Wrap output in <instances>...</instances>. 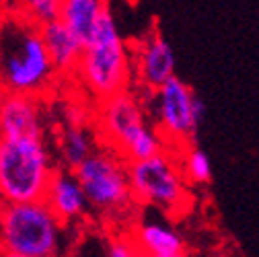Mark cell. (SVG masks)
Masks as SVG:
<instances>
[{"instance_id":"6da1fadb","label":"cell","mask_w":259,"mask_h":257,"mask_svg":"<svg viewBox=\"0 0 259 257\" xmlns=\"http://www.w3.org/2000/svg\"><path fill=\"white\" fill-rule=\"evenodd\" d=\"M54 76L39 29L19 13H5L0 17V91L41 97Z\"/></svg>"},{"instance_id":"ac0fdd59","label":"cell","mask_w":259,"mask_h":257,"mask_svg":"<svg viewBox=\"0 0 259 257\" xmlns=\"http://www.w3.org/2000/svg\"><path fill=\"white\" fill-rule=\"evenodd\" d=\"M107 257H144L136 245L130 241L127 235H119V237H113L109 239L107 243Z\"/></svg>"},{"instance_id":"7c38bea8","label":"cell","mask_w":259,"mask_h":257,"mask_svg":"<svg viewBox=\"0 0 259 257\" xmlns=\"http://www.w3.org/2000/svg\"><path fill=\"white\" fill-rule=\"evenodd\" d=\"M44 202L62 224L78 222L89 214V204L80 183L76 181L72 171L62 167L56 169Z\"/></svg>"},{"instance_id":"8fae6325","label":"cell","mask_w":259,"mask_h":257,"mask_svg":"<svg viewBox=\"0 0 259 257\" xmlns=\"http://www.w3.org/2000/svg\"><path fill=\"white\" fill-rule=\"evenodd\" d=\"M130 241L144 257H171L185 253V241L181 233L171 222L163 218V214H144L127 233Z\"/></svg>"},{"instance_id":"3957f363","label":"cell","mask_w":259,"mask_h":257,"mask_svg":"<svg viewBox=\"0 0 259 257\" xmlns=\"http://www.w3.org/2000/svg\"><path fill=\"white\" fill-rule=\"evenodd\" d=\"M97 132L107 148L123 158L127 165L171 150L150 121L138 95L130 89L99 103Z\"/></svg>"},{"instance_id":"8992f818","label":"cell","mask_w":259,"mask_h":257,"mask_svg":"<svg viewBox=\"0 0 259 257\" xmlns=\"http://www.w3.org/2000/svg\"><path fill=\"white\" fill-rule=\"evenodd\" d=\"M127 185L134 204L154 208L163 216H179L191 206L189 187L173 150L130 163Z\"/></svg>"},{"instance_id":"2e32d148","label":"cell","mask_w":259,"mask_h":257,"mask_svg":"<svg viewBox=\"0 0 259 257\" xmlns=\"http://www.w3.org/2000/svg\"><path fill=\"white\" fill-rule=\"evenodd\" d=\"M177 160H179V169H181L187 185L189 183L191 185H208L212 181V163L202 148L187 144V146H183Z\"/></svg>"},{"instance_id":"7a4b0ae2","label":"cell","mask_w":259,"mask_h":257,"mask_svg":"<svg viewBox=\"0 0 259 257\" xmlns=\"http://www.w3.org/2000/svg\"><path fill=\"white\" fill-rule=\"evenodd\" d=\"M74 76L97 103L127 91L132 82V56L119 35L109 7L99 17L89 41L82 46Z\"/></svg>"},{"instance_id":"d6986e66","label":"cell","mask_w":259,"mask_h":257,"mask_svg":"<svg viewBox=\"0 0 259 257\" xmlns=\"http://www.w3.org/2000/svg\"><path fill=\"white\" fill-rule=\"evenodd\" d=\"M0 257H31V255H19V253H0Z\"/></svg>"},{"instance_id":"52a82bcc","label":"cell","mask_w":259,"mask_h":257,"mask_svg":"<svg viewBox=\"0 0 259 257\" xmlns=\"http://www.w3.org/2000/svg\"><path fill=\"white\" fill-rule=\"evenodd\" d=\"M72 173L84 191L89 210L113 218L134 206L127 185V163L113 150L97 148Z\"/></svg>"},{"instance_id":"ffe728a7","label":"cell","mask_w":259,"mask_h":257,"mask_svg":"<svg viewBox=\"0 0 259 257\" xmlns=\"http://www.w3.org/2000/svg\"><path fill=\"white\" fill-rule=\"evenodd\" d=\"M171 257H189L187 253H179V255H171Z\"/></svg>"},{"instance_id":"9c48e42d","label":"cell","mask_w":259,"mask_h":257,"mask_svg":"<svg viewBox=\"0 0 259 257\" xmlns=\"http://www.w3.org/2000/svg\"><path fill=\"white\" fill-rule=\"evenodd\" d=\"M130 56H132V76L146 91H156L175 76L173 48L156 29L142 37L140 46H136L134 54Z\"/></svg>"},{"instance_id":"9a60e30c","label":"cell","mask_w":259,"mask_h":257,"mask_svg":"<svg viewBox=\"0 0 259 257\" xmlns=\"http://www.w3.org/2000/svg\"><path fill=\"white\" fill-rule=\"evenodd\" d=\"M107 7L103 0H62L60 21L84 46Z\"/></svg>"},{"instance_id":"e0dca14e","label":"cell","mask_w":259,"mask_h":257,"mask_svg":"<svg viewBox=\"0 0 259 257\" xmlns=\"http://www.w3.org/2000/svg\"><path fill=\"white\" fill-rule=\"evenodd\" d=\"M15 13H19L27 23L33 27H44L60 19L62 0H29V3L13 5Z\"/></svg>"},{"instance_id":"ba28073f","label":"cell","mask_w":259,"mask_h":257,"mask_svg":"<svg viewBox=\"0 0 259 257\" xmlns=\"http://www.w3.org/2000/svg\"><path fill=\"white\" fill-rule=\"evenodd\" d=\"M150 101L154 109V127L169 148L173 144L187 146L196 138L198 127L206 117V103L189 89V84L173 76L163 87L152 91Z\"/></svg>"},{"instance_id":"5b68a950","label":"cell","mask_w":259,"mask_h":257,"mask_svg":"<svg viewBox=\"0 0 259 257\" xmlns=\"http://www.w3.org/2000/svg\"><path fill=\"white\" fill-rule=\"evenodd\" d=\"M64 224L46 202L0 204V253L60 257Z\"/></svg>"},{"instance_id":"277c9868","label":"cell","mask_w":259,"mask_h":257,"mask_svg":"<svg viewBox=\"0 0 259 257\" xmlns=\"http://www.w3.org/2000/svg\"><path fill=\"white\" fill-rule=\"evenodd\" d=\"M56 169L44 138H0V204L44 202Z\"/></svg>"},{"instance_id":"5bb4252c","label":"cell","mask_w":259,"mask_h":257,"mask_svg":"<svg viewBox=\"0 0 259 257\" xmlns=\"http://www.w3.org/2000/svg\"><path fill=\"white\" fill-rule=\"evenodd\" d=\"M99 148L97 146V134H93L84 123H64L58 134V152L60 167L76 171L84 160Z\"/></svg>"},{"instance_id":"30bf717a","label":"cell","mask_w":259,"mask_h":257,"mask_svg":"<svg viewBox=\"0 0 259 257\" xmlns=\"http://www.w3.org/2000/svg\"><path fill=\"white\" fill-rule=\"evenodd\" d=\"M41 97L0 91V138H44Z\"/></svg>"},{"instance_id":"4fadbf2b","label":"cell","mask_w":259,"mask_h":257,"mask_svg":"<svg viewBox=\"0 0 259 257\" xmlns=\"http://www.w3.org/2000/svg\"><path fill=\"white\" fill-rule=\"evenodd\" d=\"M39 35L56 74H74L82 54V44L64 27L60 19L39 27Z\"/></svg>"}]
</instances>
